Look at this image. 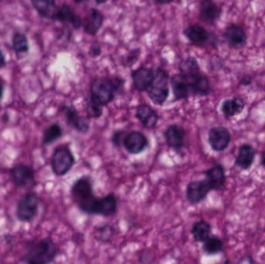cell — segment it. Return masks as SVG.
<instances>
[{
	"label": "cell",
	"instance_id": "cell-9",
	"mask_svg": "<svg viewBox=\"0 0 265 264\" xmlns=\"http://www.w3.org/2000/svg\"><path fill=\"white\" fill-rule=\"evenodd\" d=\"M231 141V134L223 125L213 127L208 133V142L215 152H223L227 149Z\"/></svg>",
	"mask_w": 265,
	"mask_h": 264
},
{
	"label": "cell",
	"instance_id": "cell-15",
	"mask_svg": "<svg viewBox=\"0 0 265 264\" xmlns=\"http://www.w3.org/2000/svg\"><path fill=\"white\" fill-rule=\"evenodd\" d=\"M117 198L114 194L110 193L101 198H97L94 205L92 215L103 217H110L117 212Z\"/></svg>",
	"mask_w": 265,
	"mask_h": 264
},
{
	"label": "cell",
	"instance_id": "cell-32",
	"mask_svg": "<svg viewBox=\"0 0 265 264\" xmlns=\"http://www.w3.org/2000/svg\"><path fill=\"white\" fill-rule=\"evenodd\" d=\"M13 47L17 55L28 52L30 48L28 38L24 34L16 33L13 36Z\"/></svg>",
	"mask_w": 265,
	"mask_h": 264
},
{
	"label": "cell",
	"instance_id": "cell-7",
	"mask_svg": "<svg viewBox=\"0 0 265 264\" xmlns=\"http://www.w3.org/2000/svg\"><path fill=\"white\" fill-rule=\"evenodd\" d=\"M185 38L194 46L202 48L208 44H216L217 36L199 25V24H190L183 31Z\"/></svg>",
	"mask_w": 265,
	"mask_h": 264
},
{
	"label": "cell",
	"instance_id": "cell-17",
	"mask_svg": "<svg viewBox=\"0 0 265 264\" xmlns=\"http://www.w3.org/2000/svg\"><path fill=\"white\" fill-rule=\"evenodd\" d=\"M104 23V16L96 8H91L82 20V27L87 34L95 36L98 34Z\"/></svg>",
	"mask_w": 265,
	"mask_h": 264
},
{
	"label": "cell",
	"instance_id": "cell-12",
	"mask_svg": "<svg viewBox=\"0 0 265 264\" xmlns=\"http://www.w3.org/2000/svg\"><path fill=\"white\" fill-rule=\"evenodd\" d=\"M223 38L229 48L233 49H241L247 43V35L241 26L238 24H229L225 29Z\"/></svg>",
	"mask_w": 265,
	"mask_h": 264
},
{
	"label": "cell",
	"instance_id": "cell-13",
	"mask_svg": "<svg viewBox=\"0 0 265 264\" xmlns=\"http://www.w3.org/2000/svg\"><path fill=\"white\" fill-rule=\"evenodd\" d=\"M149 141L143 133L131 131L125 136L122 146L126 151L132 155H138L146 150Z\"/></svg>",
	"mask_w": 265,
	"mask_h": 264
},
{
	"label": "cell",
	"instance_id": "cell-26",
	"mask_svg": "<svg viewBox=\"0 0 265 264\" xmlns=\"http://www.w3.org/2000/svg\"><path fill=\"white\" fill-rule=\"evenodd\" d=\"M32 4L34 8L36 10L37 12L41 17L48 20H53V21L55 20L58 9L55 1L35 0V1H32Z\"/></svg>",
	"mask_w": 265,
	"mask_h": 264
},
{
	"label": "cell",
	"instance_id": "cell-1",
	"mask_svg": "<svg viewBox=\"0 0 265 264\" xmlns=\"http://www.w3.org/2000/svg\"><path fill=\"white\" fill-rule=\"evenodd\" d=\"M124 85L119 77H102L92 81L90 85V100L92 105L103 108L113 101L116 93Z\"/></svg>",
	"mask_w": 265,
	"mask_h": 264
},
{
	"label": "cell",
	"instance_id": "cell-30",
	"mask_svg": "<svg viewBox=\"0 0 265 264\" xmlns=\"http://www.w3.org/2000/svg\"><path fill=\"white\" fill-rule=\"evenodd\" d=\"M62 135H63V132L59 124H52L44 131V136H43V144L48 145V144H52L57 140L60 139Z\"/></svg>",
	"mask_w": 265,
	"mask_h": 264
},
{
	"label": "cell",
	"instance_id": "cell-29",
	"mask_svg": "<svg viewBox=\"0 0 265 264\" xmlns=\"http://www.w3.org/2000/svg\"><path fill=\"white\" fill-rule=\"evenodd\" d=\"M179 71L182 75H192L201 72L200 66L196 58L189 56L182 61L179 65Z\"/></svg>",
	"mask_w": 265,
	"mask_h": 264
},
{
	"label": "cell",
	"instance_id": "cell-34",
	"mask_svg": "<svg viewBox=\"0 0 265 264\" xmlns=\"http://www.w3.org/2000/svg\"><path fill=\"white\" fill-rule=\"evenodd\" d=\"M140 54H141V49L140 48L132 50L126 56V61H125L126 66L130 67L135 65V63L138 61V58H139Z\"/></svg>",
	"mask_w": 265,
	"mask_h": 264
},
{
	"label": "cell",
	"instance_id": "cell-31",
	"mask_svg": "<svg viewBox=\"0 0 265 264\" xmlns=\"http://www.w3.org/2000/svg\"><path fill=\"white\" fill-rule=\"evenodd\" d=\"M114 234H115V228L112 225L105 224L95 228L94 236L95 239L99 242H108L113 238Z\"/></svg>",
	"mask_w": 265,
	"mask_h": 264
},
{
	"label": "cell",
	"instance_id": "cell-19",
	"mask_svg": "<svg viewBox=\"0 0 265 264\" xmlns=\"http://www.w3.org/2000/svg\"><path fill=\"white\" fill-rule=\"evenodd\" d=\"M11 178L14 184L19 188L29 186L34 181V171L27 165H17L11 170Z\"/></svg>",
	"mask_w": 265,
	"mask_h": 264
},
{
	"label": "cell",
	"instance_id": "cell-16",
	"mask_svg": "<svg viewBox=\"0 0 265 264\" xmlns=\"http://www.w3.org/2000/svg\"><path fill=\"white\" fill-rule=\"evenodd\" d=\"M185 136L186 133L185 129L178 124H172L169 125L164 133L167 145L177 152L182 151L184 148Z\"/></svg>",
	"mask_w": 265,
	"mask_h": 264
},
{
	"label": "cell",
	"instance_id": "cell-25",
	"mask_svg": "<svg viewBox=\"0 0 265 264\" xmlns=\"http://www.w3.org/2000/svg\"><path fill=\"white\" fill-rule=\"evenodd\" d=\"M170 84L174 98L177 101L187 99L190 96V90L187 81L182 74L173 75L170 78Z\"/></svg>",
	"mask_w": 265,
	"mask_h": 264
},
{
	"label": "cell",
	"instance_id": "cell-39",
	"mask_svg": "<svg viewBox=\"0 0 265 264\" xmlns=\"http://www.w3.org/2000/svg\"><path fill=\"white\" fill-rule=\"evenodd\" d=\"M4 91V82L2 78H0V100L2 98Z\"/></svg>",
	"mask_w": 265,
	"mask_h": 264
},
{
	"label": "cell",
	"instance_id": "cell-21",
	"mask_svg": "<svg viewBox=\"0 0 265 264\" xmlns=\"http://www.w3.org/2000/svg\"><path fill=\"white\" fill-rule=\"evenodd\" d=\"M212 190L219 191L224 188L226 177L224 167L220 164L213 165L204 172Z\"/></svg>",
	"mask_w": 265,
	"mask_h": 264
},
{
	"label": "cell",
	"instance_id": "cell-41",
	"mask_svg": "<svg viewBox=\"0 0 265 264\" xmlns=\"http://www.w3.org/2000/svg\"><path fill=\"white\" fill-rule=\"evenodd\" d=\"M172 2H169V1H168V2H165V1H155V4H157V5H165V4H172Z\"/></svg>",
	"mask_w": 265,
	"mask_h": 264
},
{
	"label": "cell",
	"instance_id": "cell-10",
	"mask_svg": "<svg viewBox=\"0 0 265 264\" xmlns=\"http://www.w3.org/2000/svg\"><path fill=\"white\" fill-rule=\"evenodd\" d=\"M61 112L63 113L68 126L72 127V129H75L78 133L87 134L90 129L88 118L80 115L73 105H62Z\"/></svg>",
	"mask_w": 265,
	"mask_h": 264
},
{
	"label": "cell",
	"instance_id": "cell-5",
	"mask_svg": "<svg viewBox=\"0 0 265 264\" xmlns=\"http://www.w3.org/2000/svg\"><path fill=\"white\" fill-rule=\"evenodd\" d=\"M75 158L69 148L62 146L56 148L51 157V168L56 176H65L73 168Z\"/></svg>",
	"mask_w": 265,
	"mask_h": 264
},
{
	"label": "cell",
	"instance_id": "cell-40",
	"mask_svg": "<svg viewBox=\"0 0 265 264\" xmlns=\"http://www.w3.org/2000/svg\"><path fill=\"white\" fill-rule=\"evenodd\" d=\"M260 164L265 168V148L261 153V158H260Z\"/></svg>",
	"mask_w": 265,
	"mask_h": 264
},
{
	"label": "cell",
	"instance_id": "cell-33",
	"mask_svg": "<svg viewBox=\"0 0 265 264\" xmlns=\"http://www.w3.org/2000/svg\"><path fill=\"white\" fill-rule=\"evenodd\" d=\"M86 111L88 119H98L103 113V108L92 105L89 102L87 103Z\"/></svg>",
	"mask_w": 265,
	"mask_h": 264
},
{
	"label": "cell",
	"instance_id": "cell-38",
	"mask_svg": "<svg viewBox=\"0 0 265 264\" xmlns=\"http://www.w3.org/2000/svg\"><path fill=\"white\" fill-rule=\"evenodd\" d=\"M6 65V59L4 57V54L2 51L0 50V68H3L5 67Z\"/></svg>",
	"mask_w": 265,
	"mask_h": 264
},
{
	"label": "cell",
	"instance_id": "cell-8",
	"mask_svg": "<svg viewBox=\"0 0 265 264\" xmlns=\"http://www.w3.org/2000/svg\"><path fill=\"white\" fill-rule=\"evenodd\" d=\"M212 190L207 179L192 181L188 184L185 197L191 205H198L206 199Z\"/></svg>",
	"mask_w": 265,
	"mask_h": 264
},
{
	"label": "cell",
	"instance_id": "cell-14",
	"mask_svg": "<svg viewBox=\"0 0 265 264\" xmlns=\"http://www.w3.org/2000/svg\"><path fill=\"white\" fill-rule=\"evenodd\" d=\"M132 86L138 92H147L155 80V71L152 68L141 67L131 72Z\"/></svg>",
	"mask_w": 265,
	"mask_h": 264
},
{
	"label": "cell",
	"instance_id": "cell-6",
	"mask_svg": "<svg viewBox=\"0 0 265 264\" xmlns=\"http://www.w3.org/2000/svg\"><path fill=\"white\" fill-rule=\"evenodd\" d=\"M39 203V198L36 194L33 192L24 194L17 204V218L24 222L34 220L38 213Z\"/></svg>",
	"mask_w": 265,
	"mask_h": 264
},
{
	"label": "cell",
	"instance_id": "cell-28",
	"mask_svg": "<svg viewBox=\"0 0 265 264\" xmlns=\"http://www.w3.org/2000/svg\"><path fill=\"white\" fill-rule=\"evenodd\" d=\"M223 249V242L216 235H211L209 239L203 242L202 250L207 255H215L222 252Z\"/></svg>",
	"mask_w": 265,
	"mask_h": 264
},
{
	"label": "cell",
	"instance_id": "cell-3",
	"mask_svg": "<svg viewBox=\"0 0 265 264\" xmlns=\"http://www.w3.org/2000/svg\"><path fill=\"white\" fill-rule=\"evenodd\" d=\"M71 195L81 212L86 215H92L98 197L94 193L93 184L90 178L82 177L74 181L71 187Z\"/></svg>",
	"mask_w": 265,
	"mask_h": 264
},
{
	"label": "cell",
	"instance_id": "cell-11",
	"mask_svg": "<svg viewBox=\"0 0 265 264\" xmlns=\"http://www.w3.org/2000/svg\"><path fill=\"white\" fill-rule=\"evenodd\" d=\"M185 77L189 85L190 93L199 96H207L212 92L209 78L201 72L193 75H182Z\"/></svg>",
	"mask_w": 265,
	"mask_h": 264
},
{
	"label": "cell",
	"instance_id": "cell-37",
	"mask_svg": "<svg viewBox=\"0 0 265 264\" xmlns=\"http://www.w3.org/2000/svg\"><path fill=\"white\" fill-rule=\"evenodd\" d=\"M239 83L243 86H249V85H251L252 78L249 75H245L239 80Z\"/></svg>",
	"mask_w": 265,
	"mask_h": 264
},
{
	"label": "cell",
	"instance_id": "cell-2",
	"mask_svg": "<svg viewBox=\"0 0 265 264\" xmlns=\"http://www.w3.org/2000/svg\"><path fill=\"white\" fill-rule=\"evenodd\" d=\"M58 252L56 244L50 238L34 240L28 245L27 252L17 264H51Z\"/></svg>",
	"mask_w": 265,
	"mask_h": 264
},
{
	"label": "cell",
	"instance_id": "cell-42",
	"mask_svg": "<svg viewBox=\"0 0 265 264\" xmlns=\"http://www.w3.org/2000/svg\"><path fill=\"white\" fill-rule=\"evenodd\" d=\"M106 2H96L97 4H105Z\"/></svg>",
	"mask_w": 265,
	"mask_h": 264
},
{
	"label": "cell",
	"instance_id": "cell-22",
	"mask_svg": "<svg viewBox=\"0 0 265 264\" xmlns=\"http://www.w3.org/2000/svg\"><path fill=\"white\" fill-rule=\"evenodd\" d=\"M256 151L251 144H243L240 146L235 161V166L246 171L250 169L254 162Z\"/></svg>",
	"mask_w": 265,
	"mask_h": 264
},
{
	"label": "cell",
	"instance_id": "cell-36",
	"mask_svg": "<svg viewBox=\"0 0 265 264\" xmlns=\"http://www.w3.org/2000/svg\"><path fill=\"white\" fill-rule=\"evenodd\" d=\"M102 53V49H101L100 46L98 44H94L89 48V51L88 54H90V56L92 57H98Z\"/></svg>",
	"mask_w": 265,
	"mask_h": 264
},
{
	"label": "cell",
	"instance_id": "cell-27",
	"mask_svg": "<svg viewBox=\"0 0 265 264\" xmlns=\"http://www.w3.org/2000/svg\"><path fill=\"white\" fill-rule=\"evenodd\" d=\"M191 233L196 242H204L212 235V226L206 221L199 220L192 225Z\"/></svg>",
	"mask_w": 265,
	"mask_h": 264
},
{
	"label": "cell",
	"instance_id": "cell-18",
	"mask_svg": "<svg viewBox=\"0 0 265 264\" xmlns=\"http://www.w3.org/2000/svg\"><path fill=\"white\" fill-rule=\"evenodd\" d=\"M222 9L211 0H204L199 4V17L200 21L213 25L220 18Z\"/></svg>",
	"mask_w": 265,
	"mask_h": 264
},
{
	"label": "cell",
	"instance_id": "cell-4",
	"mask_svg": "<svg viewBox=\"0 0 265 264\" xmlns=\"http://www.w3.org/2000/svg\"><path fill=\"white\" fill-rule=\"evenodd\" d=\"M170 76L165 70L157 68L155 71V80L149 89L147 91L148 98L155 105H164L169 98Z\"/></svg>",
	"mask_w": 265,
	"mask_h": 264
},
{
	"label": "cell",
	"instance_id": "cell-20",
	"mask_svg": "<svg viewBox=\"0 0 265 264\" xmlns=\"http://www.w3.org/2000/svg\"><path fill=\"white\" fill-rule=\"evenodd\" d=\"M135 116L146 129L155 128L159 119V115L156 111L147 104H142L137 108Z\"/></svg>",
	"mask_w": 265,
	"mask_h": 264
},
{
	"label": "cell",
	"instance_id": "cell-23",
	"mask_svg": "<svg viewBox=\"0 0 265 264\" xmlns=\"http://www.w3.org/2000/svg\"><path fill=\"white\" fill-rule=\"evenodd\" d=\"M245 106L246 102L242 97L234 96L224 100L221 104L220 110L226 119H231L242 113Z\"/></svg>",
	"mask_w": 265,
	"mask_h": 264
},
{
	"label": "cell",
	"instance_id": "cell-24",
	"mask_svg": "<svg viewBox=\"0 0 265 264\" xmlns=\"http://www.w3.org/2000/svg\"><path fill=\"white\" fill-rule=\"evenodd\" d=\"M54 21L68 23L71 24L75 29H79L82 24V20L81 19V17L78 14H75L72 7L67 4H64L61 7H58Z\"/></svg>",
	"mask_w": 265,
	"mask_h": 264
},
{
	"label": "cell",
	"instance_id": "cell-35",
	"mask_svg": "<svg viewBox=\"0 0 265 264\" xmlns=\"http://www.w3.org/2000/svg\"><path fill=\"white\" fill-rule=\"evenodd\" d=\"M126 133L124 131L119 130L114 133L112 137V142L114 146H116V148H121Z\"/></svg>",
	"mask_w": 265,
	"mask_h": 264
}]
</instances>
